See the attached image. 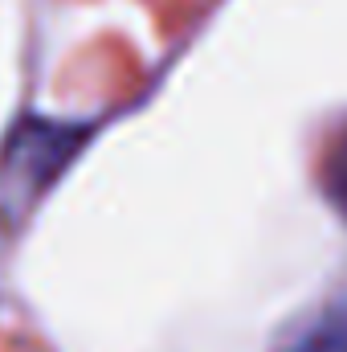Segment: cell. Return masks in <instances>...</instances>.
<instances>
[{
	"label": "cell",
	"mask_w": 347,
	"mask_h": 352,
	"mask_svg": "<svg viewBox=\"0 0 347 352\" xmlns=\"http://www.w3.org/2000/svg\"><path fill=\"white\" fill-rule=\"evenodd\" d=\"M290 352H347V303L327 307L294 344Z\"/></svg>",
	"instance_id": "cell-1"
},
{
	"label": "cell",
	"mask_w": 347,
	"mask_h": 352,
	"mask_svg": "<svg viewBox=\"0 0 347 352\" xmlns=\"http://www.w3.org/2000/svg\"><path fill=\"white\" fill-rule=\"evenodd\" d=\"M323 197L347 221V127L331 140V148L323 156Z\"/></svg>",
	"instance_id": "cell-2"
}]
</instances>
